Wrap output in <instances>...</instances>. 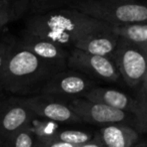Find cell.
I'll use <instances>...</instances> for the list:
<instances>
[{
	"instance_id": "7c38bea8",
	"label": "cell",
	"mask_w": 147,
	"mask_h": 147,
	"mask_svg": "<svg viewBox=\"0 0 147 147\" xmlns=\"http://www.w3.org/2000/svg\"><path fill=\"white\" fill-rule=\"evenodd\" d=\"M94 137L104 147H133L139 142L140 133L131 126L112 124L102 126Z\"/></svg>"
},
{
	"instance_id": "4fadbf2b",
	"label": "cell",
	"mask_w": 147,
	"mask_h": 147,
	"mask_svg": "<svg viewBox=\"0 0 147 147\" xmlns=\"http://www.w3.org/2000/svg\"><path fill=\"white\" fill-rule=\"evenodd\" d=\"M118 41L119 37L111 31L87 36L76 42L73 47L90 55H102V57H110L112 59L116 51Z\"/></svg>"
},
{
	"instance_id": "8992f818",
	"label": "cell",
	"mask_w": 147,
	"mask_h": 147,
	"mask_svg": "<svg viewBox=\"0 0 147 147\" xmlns=\"http://www.w3.org/2000/svg\"><path fill=\"white\" fill-rule=\"evenodd\" d=\"M96 87L95 81L74 70H63L54 74L42 87L38 95L69 101L83 98L84 95Z\"/></svg>"
},
{
	"instance_id": "52a82bcc",
	"label": "cell",
	"mask_w": 147,
	"mask_h": 147,
	"mask_svg": "<svg viewBox=\"0 0 147 147\" xmlns=\"http://www.w3.org/2000/svg\"><path fill=\"white\" fill-rule=\"evenodd\" d=\"M67 68L85 75L93 81L116 83L121 79L117 67L110 57L90 55L74 47L69 51Z\"/></svg>"
},
{
	"instance_id": "ac0fdd59",
	"label": "cell",
	"mask_w": 147,
	"mask_h": 147,
	"mask_svg": "<svg viewBox=\"0 0 147 147\" xmlns=\"http://www.w3.org/2000/svg\"><path fill=\"white\" fill-rule=\"evenodd\" d=\"M14 20L10 0H0V32Z\"/></svg>"
},
{
	"instance_id": "9c48e42d",
	"label": "cell",
	"mask_w": 147,
	"mask_h": 147,
	"mask_svg": "<svg viewBox=\"0 0 147 147\" xmlns=\"http://www.w3.org/2000/svg\"><path fill=\"white\" fill-rule=\"evenodd\" d=\"M30 111L40 119L48 120L55 123H80L78 118L69 106V102L57 98L34 95L22 98Z\"/></svg>"
},
{
	"instance_id": "2e32d148",
	"label": "cell",
	"mask_w": 147,
	"mask_h": 147,
	"mask_svg": "<svg viewBox=\"0 0 147 147\" xmlns=\"http://www.w3.org/2000/svg\"><path fill=\"white\" fill-rule=\"evenodd\" d=\"M77 0H30L28 12L31 15L44 14L53 10L69 7Z\"/></svg>"
},
{
	"instance_id": "44dd1931",
	"label": "cell",
	"mask_w": 147,
	"mask_h": 147,
	"mask_svg": "<svg viewBox=\"0 0 147 147\" xmlns=\"http://www.w3.org/2000/svg\"><path fill=\"white\" fill-rule=\"evenodd\" d=\"M37 139H38V138H37ZM37 147H78V146L72 145V144H68V143H64V142H59V141L38 139V144H37Z\"/></svg>"
},
{
	"instance_id": "d6986e66",
	"label": "cell",
	"mask_w": 147,
	"mask_h": 147,
	"mask_svg": "<svg viewBox=\"0 0 147 147\" xmlns=\"http://www.w3.org/2000/svg\"><path fill=\"white\" fill-rule=\"evenodd\" d=\"M135 91L134 98L147 114V75L141 84L137 88H135Z\"/></svg>"
},
{
	"instance_id": "e0dca14e",
	"label": "cell",
	"mask_w": 147,
	"mask_h": 147,
	"mask_svg": "<svg viewBox=\"0 0 147 147\" xmlns=\"http://www.w3.org/2000/svg\"><path fill=\"white\" fill-rule=\"evenodd\" d=\"M4 140V147H37L38 139L27 127Z\"/></svg>"
},
{
	"instance_id": "6da1fadb",
	"label": "cell",
	"mask_w": 147,
	"mask_h": 147,
	"mask_svg": "<svg viewBox=\"0 0 147 147\" xmlns=\"http://www.w3.org/2000/svg\"><path fill=\"white\" fill-rule=\"evenodd\" d=\"M24 31L42 36L62 46H71L94 34L112 31V26L74 8L66 7L31 15Z\"/></svg>"
},
{
	"instance_id": "7402d4cb",
	"label": "cell",
	"mask_w": 147,
	"mask_h": 147,
	"mask_svg": "<svg viewBox=\"0 0 147 147\" xmlns=\"http://www.w3.org/2000/svg\"><path fill=\"white\" fill-rule=\"evenodd\" d=\"M11 46L12 44L0 41V72H1L2 68H3L4 64L6 62V59H7L8 55H9Z\"/></svg>"
},
{
	"instance_id": "ffe728a7",
	"label": "cell",
	"mask_w": 147,
	"mask_h": 147,
	"mask_svg": "<svg viewBox=\"0 0 147 147\" xmlns=\"http://www.w3.org/2000/svg\"><path fill=\"white\" fill-rule=\"evenodd\" d=\"M10 2L15 20L19 19L26 12H28L30 0H10Z\"/></svg>"
},
{
	"instance_id": "5b68a950",
	"label": "cell",
	"mask_w": 147,
	"mask_h": 147,
	"mask_svg": "<svg viewBox=\"0 0 147 147\" xmlns=\"http://www.w3.org/2000/svg\"><path fill=\"white\" fill-rule=\"evenodd\" d=\"M112 61L129 88H137L146 77L147 51L135 43L119 38Z\"/></svg>"
},
{
	"instance_id": "d4e9b609",
	"label": "cell",
	"mask_w": 147,
	"mask_h": 147,
	"mask_svg": "<svg viewBox=\"0 0 147 147\" xmlns=\"http://www.w3.org/2000/svg\"><path fill=\"white\" fill-rule=\"evenodd\" d=\"M0 147H4V140L0 137Z\"/></svg>"
},
{
	"instance_id": "5bb4252c",
	"label": "cell",
	"mask_w": 147,
	"mask_h": 147,
	"mask_svg": "<svg viewBox=\"0 0 147 147\" xmlns=\"http://www.w3.org/2000/svg\"><path fill=\"white\" fill-rule=\"evenodd\" d=\"M112 32L119 38L135 43L147 51V23L112 27Z\"/></svg>"
},
{
	"instance_id": "cb8c5ba5",
	"label": "cell",
	"mask_w": 147,
	"mask_h": 147,
	"mask_svg": "<svg viewBox=\"0 0 147 147\" xmlns=\"http://www.w3.org/2000/svg\"><path fill=\"white\" fill-rule=\"evenodd\" d=\"M133 147H147V143H143V142L140 143V142H138V143L136 144V145H134Z\"/></svg>"
},
{
	"instance_id": "3957f363",
	"label": "cell",
	"mask_w": 147,
	"mask_h": 147,
	"mask_svg": "<svg viewBox=\"0 0 147 147\" xmlns=\"http://www.w3.org/2000/svg\"><path fill=\"white\" fill-rule=\"evenodd\" d=\"M69 7L112 27L147 23V0H77Z\"/></svg>"
},
{
	"instance_id": "30bf717a",
	"label": "cell",
	"mask_w": 147,
	"mask_h": 147,
	"mask_svg": "<svg viewBox=\"0 0 147 147\" xmlns=\"http://www.w3.org/2000/svg\"><path fill=\"white\" fill-rule=\"evenodd\" d=\"M35 115L25 105L22 98L12 97L0 102V137L9 138L29 127Z\"/></svg>"
},
{
	"instance_id": "9a60e30c",
	"label": "cell",
	"mask_w": 147,
	"mask_h": 147,
	"mask_svg": "<svg viewBox=\"0 0 147 147\" xmlns=\"http://www.w3.org/2000/svg\"><path fill=\"white\" fill-rule=\"evenodd\" d=\"M93 137H94V133H90V132L87 131L65 129V130H58L49 140L64 142V143L79 146L91 141L93 139Z\"/></svg>"
},
{
	"instance_id": "277c9868",
	"label": "cell",
	"mask_w": 147,
	"mask_h": 147,
	"mask_svg": "<svg viewBox=\"0 0 147 147\" xmlns=\"http://www.w3.org/2000/svg\"><path fill=\"white\" fill-rule=\"evenodd\" d=\"M69 106L81 122L99 125L101 127L112 124H123L131 126L139 133H142L137 120L124 111L101 103L92 102L85 98L73 99L69 101Z\"/></svg>"
},
{
	"instance_id": "8fae6325",
	"label": "cell",
	"mask_w": 147,
	"mask_h": 147,
	"mask_svg": "<svg viewBox=\"0 0 147 147\" xmlns=\"http://www.w3.org/2000/svg\"><path fill=\"white\" fill-rule=\"evenodd\" d=\"M17 43L43 61L54 64L64 69L67 68L69 51L62 45L57 44L45 37L35 36L24 30Z\"/></svg>"
},
{
	"instance_id": "603a6c76",
	"label": "cell",
	"mask_w": 147,
	"mask_h": 147,
	"mask_svg": "<svg viewBox=\"0 0 147 147\" xmlns=\"http://www.w3.org/2000/svg\"><path fill=\"white\" fill-rule=\"evenodd\" d=\"M78 147H104V146H103L102 144H101L100 142L96 139V138L93 137V139L91 140V141H89L85 144H82V145H80Z\"/></svg>"
},
{
	"instance_id": "7a4b0ae2",
	"label": "cell",
	"mask_w": 147,
	"mask_h": 147,
	"mask_svg": "<svg viewBox=\"0 0 147 147\" xmlns=\"http://www.w3.org/2000/svg\"><path fill=\"white\" fill-rule=\"evenodd\" d=\"M63 70L37 57L16 42L12 44L0 72V87L15 95L34 96L53 75Z\"/></svg>"
},
{
	"instance_id": "ba28073f",
	"label": "cell",
	"mask_w": 147,
	"mask_h": 147,
	"mask_svg": "<svg viewBox=\"0 0 147 147\" xmlns=\"http://www.w3.org/2000/svg\"><path fill=\"white\" fill-rule=\"evenodd\" d=\"M83 98L130 114L139 123L142 133L147 132V114L134 97L115 89L96 86L88 91Z\"/></svg>"
}]
</instances>
